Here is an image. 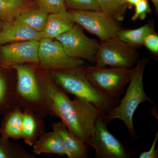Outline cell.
<instances>
[{
    "label": "cell",
    "mask_w": 158,
    "mask_h": 158,
    "mask_svg": "<svg viewBox=\"0 0 158 158\" xmlns=\"http://www.w3.org/2000/svg\"><path fill=\"white\" fill-rule=\"evenodd\" d=\"M48 14L47 11L38 6L23 12L15 20L35 31L42 32Z\"/></svg>",
    "instance_id": "obj_18"
},
{
    "label": "cell",
    "mask_w": 158,
    "mask_h": 158,
    "mask_svg": "<svg viewBox=\"0 0 158 158\" xmlns=\"http://www.w3.org/2000/svg\"><path fill=\"white\" fill-rule=\"evenodd\" d=\"M36 3L48 14L67 11L65 0H35Z\"/></svg>",
    "instance_id": "obj_24"
},
{
    "label": "cell",
    "mask_w": 158,
    "mask_h": 158,
    "mask_svg": "<svg viewBox=\"0 0 158 158\" xmlns=\"http://www.w3.org/2000/svg\"><path fill=\"white\" fill-rule=\"evenodd\" d=\"M85 71L87 77L95 87L110 98L118 100L130 81L132 69L94 65L85 67Z\"/></svg>",
    "instance_id": "obj_4"
},
{
    "label": "cell",
    "mask_w": 158,
    "mask_h": 158,
    "mask_svg": "<svg viewBox=\"0 0 158 158\" xmlns=\"http://www.w3.org/2000/svg\"><path fill=\"white\" fill-rule=\"evenodd\" d=\"M40 41L27 40L11 43L0 47L2 61L7 66L17 64H39Z\"/></svg>",
    "instance_id": "obj_10"
},
{
    "label": "cell",
    "mask_w": 158,
    "mask_h": 158,
    "mask_svg": "<svg viewBox=\"0 0 158 158\" xmlns=\"http://www.w3.org/2000/svg\"><path fill=\"white\" fill-rule=\"evenodd\" d=\"M45 130L44 118L31 110H23L22 139L26 144L33 146Z\"/></svg>",
    "instance_id": "obj_13"
},
{
    "label": "cell",
    "mask_w": 158,
    "mask_h": 158,
    "mask_svg": "<svg viewBox=\"0 0 158 158\" xmlns=\"http://www.w3.org/2000/svg\"><path fill=\"white\" fill-rule=\"evenodd\" d=\"M69 12L75 23L101 41L116 37L122 29L118 22L101 11L70 10Z\"/></svg>",
    "instance_id": "obj_8"
},
{
    "label": "cell",
    "mask_w": 158,
    "mask_h": 158,
    "mask_svg": "<svg viewBox=\"0 0 158 158\" xmlns=\"http://www.w3.org/2000/svg\"><path fill=\"white\" fill-rule=\"evenodd\" d=\"M141 0H125L126 3L128 6L129 8H131L133 6H135Z\"/></svg>",
    "instance_id": "obj_28"
},
{
    "label": "cell",
    "mask_w": 158,
    "mask_h": 158,
    "mask_svg": "<svg viewBox=\"0 0 158 158\" xmlns=\"http://www.w3.org/2000/svg\"><path fill=\"white\" fill-rule=\"evenodd\" d=\"M43 38L42 33L38 32L15 20L4 23L0 31V45L11 43L36 40Z\"/></svg>",
    "instance_id": "obj_11"
},
{
    "label": "cell",
    "mask_w": 158,
    "mask_h": 158,
    "mask_svg": "<svg viewBox=\"0 0 158 158\" xmlns=\"http://www.w3.org/2000/svg\"><path fill=\"white\" fill-rule=\"evenodd\" d=\"M75 24L69 13L65 11L49 14L42 31L44 38L55 39L70 30Z\"/></svg>",
    "instance_id": "obj_14"
},
{
    "label": "cell",
    "mask_w": 158,
    "mask_h": 158,
    "mask_svg": "<svg viewBox=\"0 0 158 158\" xmlns=\"http://www.w3.org/2000/svg\"><path fill=\"white\" fill-rule=\"evenodd\" d=\"M149 61L148 58L138 59L135 66L132 69L130 81L120 103L107 114H103L104 118L107 123L116 118L123 122L132 141L138 139L133 124V117L136 110L143 102L153 103L145 93L143 82L144 70Z\"/></svg>",
    "instance_id": "obj_1"
},
{
    "label": "cell",
    "mask_w": 158,
    "mask_h": 158,
    "mask_svg": "<svg viewBox=\"0 0 158 158\" xmlns=\"http://www.w3.org/2000/svg\"><path fill=\"white\" fill-rule=\"evenodd\" d=\"M16 79L9 81L0 73V109L5 107L7 111L18 103L15 95Z\"/></svg>",
    "instance_id": "obj_20"
},
{
    "label": "cell",
    "mask_w": 158,
    "mask_h": 158,
    "mask_svg": "<svg viewBox=\"0 0 158 158\" xmlns=\"http://www.w3.org/2000/svg\"><path fill=\"white\" fill-rule=\"evenodd\" d=\"M38 65L48 70H63L84 67L85 62L67 55L56 40L44 38L40 41Z\"/></svg>",
    "instance_id": "obj_9"
},
{
    "label": "cell",
    "mask_w": 158,
    "mask_h": 158,
    "mask_svg": "<svg viewBox=\"0 0 158 158\" xmlns=\"http://www.w3.org/2000/svg\"><path fill=\"white\" fill-rule=\"evenodd\" d=\"M49 71V70H48ZM50 75L66 93L88 102L104 115L116 106L117 100L110 98L92 84L85 67L63 70H49Z\"/></svg>",
    "instance_id": "obj_2"
},
{
    "label": "cell",
    "mask_w": 158,
    "mask_h": 158,
    "mask_svg": "<svg viewBox=\"0 0 158 158\" xmlns=\"http://www.w3.org/2000/svg\"><path fill=\"white\" fill-rule=\"evenodd\" d=\"M55 39L61 43L69 56L95 64L99 43L95 40L87 37L83 28L77 24H75L70 30Z\"/></svg>",
    "instance_id": "obj_7"
},
{
    "label": "cell",
    "mask_w": 158,
    "mask_h": 158,
    "mask_svg": "<svg viewBox=\"0 0 158 158\" xmlns=\"http://www.w3.org/2000/svg\"><path fill=\"white\" fill-rule=\"evenodd\" d=\"M35 156L29 152L20 144L3 138L0 140V158H35Z\"/></svg>",
    "instance_id": "obj_22"
},
{
    "label": "cell",
    "mask_w": 158,
    "mask_h": 158,
    "mask_svg": "<svg viewBox=\"0 0 158 158\" xmlns=\"http://www.w3.org/2000/svg\"><path fill=\"white\" fill-rule=\"evenodd\" d=\"M23 110L18 103L7 111L2 131L3 138L22 139Z\"/></svg>",
    "instance_id": "obj_16"
},
{
    "label": "cell",
    "mask_w": 158,
    "mask_h": 158,
    "mask_svg": "<svg viewBox=\"0 0 158 158\" xmlns=\"http://www.w3.org/2000/svg\"><path fill=\"white\" fill-rule=\"evenodd\" d=\"M143 45H144L153 54L157 56L158 36L155 32L148 34L145 37L143 41Z\"/></svg>",
    "instance_id": "obj_26"
},
{
    "label": "cell",
    "mask_w": 158,
    "mask_h": 158,
    "mask_svg": "<svg viewBox=\"0 0 158 158\" xmlns=\"http://www.w3.org/2000/svg\"><path fill=\"white\" fill-rule=\"evenodd\" d=\"M135 12L131 19L135 21L138 19L143 20L152 12L148 0H141L135 6Z\"/></svg>",
    "instance_id": "obj_25"
},
{
    "label": "cell",
    "mask_w": 158,
    "mask_h": 158,
    "mask_svg": "<svg viewBox=\"0 0 158 158\" xmlns=\"http://www.w3.org/2000/svg\"><path fill=\"white\" fill-rule=\"evenodd\" d=\"M101 11L118 22L124 19L128 6L125 0H96Z\"/></svg>",
    "instance_id": "obj_21"
},
{
    "label": "cell",
    "mask_w": 158,
    "mask_h": 158,
    "mask_svg": "<svg viewBox=\"0 0 158 158\" xmlns=\"http://www.w3.org/2000/svg\"><path fill=\"white\" fill-rule=\"evenodd\" d=\"M70 10L101 11L96 0H65Z\"/></svg>",
    "instance_id": "obj_23"
},
{
    "label": "cell",
    "mask_w": 158,
    "mask_h": 158,
    "mask_svg": "<svg viewBox=\"0 0 158 158\" xmlns=\"http://www.w3.org/2000/svg\"><path fill=\"white\" fill-rule=\"evenodd\" d=\"M158 140V131L156 133L151 147L148 151L143 152L139 155V158H158V150L156 149V144Z\"/></svg>",
    "instance_id": "obj_27"
},
{
    "label": "cell",
    "mask_w": 158,
    "mask_h": 158,
    "mask_svg": "<svg viewBox=\"0 0 158 158\" xmlns=\"http://www.w3.org/2000/svg\"><path fill=\"white\" fill-rule=\"evenodd\" d=\"M152 2V3L153 5L154 6L155 9L156 11L157 12L158 11V0H150Z\"/></svg>",
    "instance_id": "obj_29"
},
{
    "label": "cell",
    "mask_w": 158,
    "mask_h": 158,
    "mask_svg": "<svg viewBox=\"0 0 158 158\" xmlns=\"http://www.w3.org/2000/svg\"><path fill=\"white\" fill-rule=\"evenodd\" d=\"M52 127L60 135L65 155L67 157H88L90 152L88 144L71 132L62 121L53 123Z\"/></svg>",
    "instance_id": "obj_12"
},
{
    "label": "cell",
    "mask_w": 158,
    "mask_h": 158,
    "mask_svg": "<svg viewBox=\"0 0 158 158\" xmlns=\"http://www.w3.org/2000/svg\"><path fill=\"white\" fill-rule=\"evenodd\" d=\"M33 1H35V0H33Z\"/></svg>",
    "instance_id": "obj_30"
},
{
    "label": "cell",
    "mask_w": 158,
    "mask_h": 158,
    "mask_svg": "<svg viewBox=\"0 0 158 158\" xmlns=\"http://www.w3.org/2000/svg\"><path fill=\"white\" fill-rule=\"evenodd\" d=\"M11 67L16 73L15 98L23 110H31L44 118L48 116L53 117L47 99L40 86L33 65L25 63Z\"/></svg>",
    "instance_id": "obj_3"
},
{
    "label": "cell",
    "mask_w": 158,
    "mask_h": 158,
    "mask_svg": "<svg viewBox=\"0 0 158 158\" xmlns=\"http://www.w3.org/2000/svg\"><path fill=\"white\" fill-rule=\"evenodd\" d=\"M108 123L103 114L99 116L94 123L93 135L87 144L95 150L96 158H130L132 157V149L124 146L121 141L109 131Z\"/></svg>",
    "instance_id": "obj_6"
},
{
    "label": "cell",
    "mask_w": 158,
    "mask_h": 158,
    "mask_svg": "<svg viewBox=\"0 0 158 158\" xmlns=\"http://www.w3.org/2000/svg\"><path fill=\"white\" fill-rule=\"evenodd\" d=\"M33 0H0V19L13 20L23 12L36 7Z\"/></svg>",
    "instance_id": "obj_17"
},
{
    "label": "cell",
    "mask_w": 158,
    "mask_h": 158,
    "mask_svg": "<svg viewBox=\"0 0 158 158\" xmlns=\"http://www.w3.org/2000/svg\"><path fill=\"white\" fill-rule=\"evenodd\" d=\"M155 32L154 25L152 23L133 30L122 29L117 34L116 37L130 46L135 48L143 45V41L148 34Z\"/></svg>",
    "instance_id": "obj_19"
},
{
    "label": "cell",
    "mask_w": 158,
    "mask_h": 158,
    "mask_svg": "<svg viewBox=\"0 0 158 158\" xmlns=\"http://www.w3.org/2000/svg\"><path fill=\"white\" fill-rule=\"evenodd\" d=\"M138 58L135 48L116 37L100 43L95 64L99 67L132 69Z\"/></svg>",
    "instance_id": "obj_5"
},
{
    "label": "cell",
    "mask_w": 158,
    "mask_h": 158,
    "mask_svg": "<svg viewBox=\"0 0 158 158\" xmlns=\"http://www.w3.org/2000/svg\"><path fill=\"white\" fill-rule=\"evenodd\" d=\"M33 151L36 155L53 154L63 156L65 155L62 139L59 133L52 131L44 133L33 145Z\"/></svg>",
    "instance_id": "obj_15"
}]
</instances>
